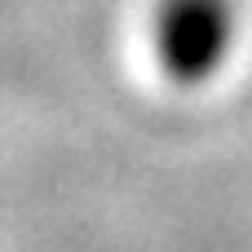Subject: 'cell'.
<instances>
[{
	"instance_id": "6da1fadb",
	"label": "cell",
	"mask_w": 252,
	"mask_h": 252,
	"mask_svg": "<svg viewBox=\"0 0 252 252\" xmlns=\"http://www.w3.org/2000/svg\"><path fill=\"white\" fill-rule=\"evenodd\" d=\"M235 44L230 0H159L155 9V58L168 80L204 84L226 66Z\"/></svg>"
}]
</instances>
